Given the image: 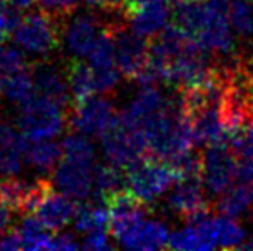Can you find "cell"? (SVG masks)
I'll use <instances>...</instances> for the list:
<instances>
[{
  "instance_id": "cell-1",
  "label": "cell",
  "mask_w": 253,
  "mask_h": 251,
  "mask_svg": "<svg viewBox=\"0 0 253 251\" xmlns=\"http://www.w3.org/2000/svg\"><path fill=\"white\" fill-rule=\"evenodd\" d=\"M100 138L107 160L121 169L129 167L131 164L148 155L147 140L141 127L133 124L123 112L114 115Z\"/></svg>"
},
{
  "instance_id": "cell-2",
  "label": "cell",
  "mask_w": 253,
  "mask_h": 251,
  "mask_svg": "<svg viewBox=\"0 0 253 251\" xmlns=\"http://www.w3.org/2000/svg\"><path fill=\"white\" fill-rule=\"evenodd\" d=\"M176 181L167 162L153 157H143L124 169L126 189L133 193L138 200L150 205L159 200Z\"/></svg>"
},
{
  "instance_id": "cell-3",
  "label": "cell",
  "mask_w": 253,
  "mask_h": 251,
  "mask_svg": "<svg viewBox=\"0 0 253 251\" xmlns=\"http://www.w3.org/2000/svg\"><path fill=\"white\" fill-rule=\"evenodd\" d=\"M66 126L67 114L62 112V107L40 95L21 105L19 127L26 140H50L62 133Z\"/></svg>"
},
{
  "instance_id": "cell-4",
  "label": "cell",
  "mask_w": 253,
  "mask_h": 251,
  "mask_svg": "<svg viewBox=\"0 0 253 251\" xmlns=\"http://www.w3.org/2000/svg\"><path fill=\"white\" fill-rule=\"evenodd\" d=\"M60 38L62 30L59 19L43 10L24 16L14 31V41L26 52L37 55L52 54L60 45Z\"/></svg>"
},
{
  "instance_id": "cell-5",
  "label": "cell",
  "mask_w": 253,
  "mask_h": 251,
  "mask_svg": "<svg viewBox=\"0 0 253 251\" xmlns=\"http://www.w3.org/2000/svg\"><path fill=\"white\" fill-rule=\"evenodd\" d=\"M116 48V67L127 81H136L148 61V43L126 23L114 21L107 24Z\"/></svg>"
},
{
  "instance_id": "cell-6",
  "label": "cell",
  "mask_w": 253,
  "mask_h": 251,
  "mask_svg": "<svg viewBox=\"0 0 253 251\" xmlns=\"http://www.w3.org/2000/svg\"><path fill=\"white\" fill-rule=\"evenodd\" d=\"M166 207L181 220L191 222L212 214V203L207 200L202 178L177 179L166 196Z\"/></svg>"
},
{
  "instance_id": "cell-7",
  "label": "cell",
  "mask_w": 253,
  "mask_h": 251,
  "mask_svg": "<svg viewBox=\"0 0 253 251\" xmlns=\"http://www.w3.org/2000/svg\"><path fill=\"white\" fill-rule=\"evenodd\" d=\"M238 158L227 144H210L202 153V182L207 193L219 196L236 182Z\"/></svg>"
},
{
  "instance_id": "cell-8",
  "label": "cell",
  "mask_w": 253,
  "mask_h": 251,
  "mask_svg": "<svg viewBox=\"0 0 253 251\" xmlns=\"http://www.w3.org/2000/svg\"><path fill=\"white\" fill-rule=\"evenodd\" d=\"M114 115L116 108L107 95H91L78 104H73L67 114V126L74 133H81L84 136H100Z\"/></svg>"
},
{
  "instance_id": "cell-9",
  "label": "cell",
  "mask_w": 253,
  "mask_h": 251,
  "mask_svg": "<svg viewBox=\"0 0 253 251\" xmlns=\"http://www.w3.org/2000/svg\"><path fill=\"white\" fill-rule=\"evenodd\" d=\"M50 189H53V184L48 179L28 182L14 176H5L3 179H0V203L10 212L33 215L42 198Z\"/></svg>"
},
{
  "instance_id": "cell-10",
  "label": "cell",
  "mask_w": 253,
  "mask_h": 251,
  "mask_svg": "<svg viewBox=\"0 0 253 251\" xmlns=\"http://www.w3.org/2000/svg\"><path fill=\"white\" fill-rule=\"evenodd\" d=\"M105 205L107 210H109L107 231L116 241H119L136 222L148 217V214H150V205L138 200L126 188L109 194L105 200Z\"/></svg>"
},
{
  "instance_id": "cell-11",
  "label": "cell",
  "mask_w": 253,
  "mask_h": 251,
  "mask_svg": "<svg viewBox=\"0 0 253 251\" xmlns=\"http://www.w3.org/2000/svg\"><path fill=\"white\" fill-rule=\"evenodd\" d=\"M93 164L60 158L53 172V184L73 200H88L93 191Z\"/></svg>"
},
{
  "instance_id": "cell-12",
  "label": "cell",
  "mask_w": 253,
  "mask_h": 251,
  "mask_svg": "<svg viewBox=\"0 0 253 251\" xmlns=\"http://www.w3.org/2000/svg\"><path fill=\"white\" fill-rule=\"evenodd\" d=\"M103 31L102 23L93 16H76L66 24L62 31L64 43H66L67 50L74 57H86L90 54L91 47L95 45L97 38L100 36Z\"/></svg>"
},
{
  "instance_id": "cell-13",
  "label": "cell",
  "mask_w": 253,
  "mask_h": 251,
  "mask_svg": "<svg viewBox=\"0 0 253 251\" xmlns=\"http://www.w3.org/2000/svg\"><path fill=\"white\" fill-rule=\"evenodd\" d=\"M74 212H76V203L73 201V198L50 189L42 198L33 215L48 231H60L64 225L73 220Z\"/></svg>"
},
{
  "instance_id": "cell-14",
  "label": "cell",
  "mask_w": 253,
  "mask_h": 251,
  "mask_svg": "<svg viewBox=\"0 0 253 251\" xmlns=\"http://www.w3.org/2000/svg\"><path fill=\"white\" fill-rule=\"evenodd\" d=\"M167 239L169 231L166 225L160 220L145 217L136 222L117 243L127 250H160L167 248Z\"/></svg>"
},
{
  "instance_id": "cell-15",
  "label": "cell",
  "mask_w": 253,
  "mask_h": 251,
  "mask_svg": "<svg viewBox=\"0 0 253 251\" xmlns=\"http://www.w3.org/2000/svg\"><path fill=\"white\" fill-rule=\"evenodd\" d=\"M31 76L35 81V91L40 97L47 98V100L53 102L62 108H67V110L73 107L69 84L64 81V77L60 76V72L55 67L48 66V64H38L31 72Z\"/></svg>"
},
{
  "instance_id": "cell-16",
  "label": "cell",
  "mask_w": 253,
  "mask_h": 251,
  "mask_svg": "<svg viewBox=\"0 0 253 251\" xmlns=\"http://www.w3.org/2000/svg\"><path fill=\"white\" fill-rule=\"evenodd\" d=\"M26 136L17 133L12 126L0 124V174H19L26 162Z\"/></svg>"
},
{
  "instance_id": "cell-17",
  "label": "cell",
  "mask_w": 253,
  "mask_h": 251,
  "mask_svg": "<svg viewBox=\"0 0 253 251\" xmlns=\"http://www.w3.org/2000/svg\"><path fill=\"white\" fill-rule=\"evenodd\" d=\"M252 208H253V186L240 181H236V184H231L224 193H220L215 201V210L220 215H226V217L231 218L243 217Z\"/></svg>"
},
{
  "instance_id": "cell-18",
  "label": "cell",
  "mask_w": 253,
  "mask_h": 251,
  "mask_svg": "<svg viewBox=\"0 0 253 251\" xmlns=\"http://www.w3.org/2000/svg\"><path fill=\"white\" fill-rule=\"evenodd\" d=\"M67 84H69L73 104L84 100L97 93V79L95 69L83 62L80 57H74L67 66Z\"/></svg>"
},
{
  "instance_id": "cell-19",
  "label": "cell",
  "mask_w": 253,
  "mask_h": 251,
  "mask_svg": "<svg viewBox=\"0 0 253 251\" xmlns=\"http://www.w3.org/2000/svg\"><path fill=\"white\" fill-rule=\"evenodd\" d=\"M73 224L78 232L88 234L93 231H105L109 224V210L102 201L91 200L90 203L76 205Z\"/></svg>"
},
{
  "instance_id": "cell-20",
  "label": "cell",
  "mask_w": 253,
  "mask_h": 251,
  "mask_svg": "<svg viewBox=\"0 0 253 251\" xmlns=\"http://www.w3.org/2000/svg\"><path fill=\"white\" fill-rule=\"evenodd\" d=\"M60 158H62V146L48 140L35 141L33 146H28L26 151V162L33 165L38 172L53 171Z\"/></svg>"
},
{
  "instance_id": "cell-21",
  "label": "cell",
  "mask_w": 253,
  "mask_h": 251,
  "mask_svg": "<svg viewBox=\"0 0 253 251\" xmlns=\"http://www.w3.org/2000/svg\"><path fill=\"white\" fill-rule=\"evenodd\" d=\"M5 98L12 104H26L28 100L35 97V81L33 76L28 74L26 71H19V72H12L7 77H3L2 88H0Z\"/></svg>"
},
{
  "instance_id": "cell-22",
  "label": "cell",
  "mask_w": 253,
  "mask_h": 251,
  "mask_svg": "<svg viewBox=\"0 0 253 251\" xmlns=\"http://www.w3.org/2000/svg\"><path fill=\"white\" fill-rule=\"evenodd\" d=\"M229 23L234 35L253 45V2L252 0H231Z\"/></svg>"
},
{
  "instance_id": "cell-23",
  "label": "cell",
  "mask_w": 253,
  "mask_h": 251,
  "mask_svg": "<svg viewBox=\"0 0 253 251\" xmlns=\"http://www.w3.org/2000/svg\"><path fill=\"white\" fill-rule=\"evenodd\" d=\"M247 232L234 218L220 215L215 217V246L224 250H240L247 241Z\"/></svg>"
},
{
  "instance_id": "cell-24",
  "label": "cell",
  "mask_w": 253,
  "mask_h": 251,
  "mask_svg": "<svg viewBox=\"0 0 253 251\" xmlns=\"http://www.w3.org/2000/svg\"><path fill=\"white\" fill-rule=\"evenodd\" d=\"M16 231L21 238L23 250H47L50 239L47 232L48 229L35 215H26Z\"/></svg>"
},
{
  "instance_id": "cell-25",
  "label": "cell",
  "mask_w": 253,
  "mask_h": 251,
  "mask_svg": "<svg viewBox=\"0 0 253 251\" xmlns=\"http://www.w3.org/2000/svg\"><path fill=\"white\" fill-rule=\"evenodd\" d=\"M167 248L184 250V251H203V250H212V246L203 238L200 229L195 224H190L188 227H183L179 231L169 232Z\"/></svg>"
},
{
  "instance_id": "cell-26",
  "label": "cell",
  "mask_w": 253,
  "mask_h": 251,
  "mask_svg": "<svg viewBox=\"0 0 253 251\" xmlns=\"http://www.w3.org/2000/svg\"><path fill=\"white\" fill-rule=\"evenodd\" d=\"M227 144L238 160H253V119H248L229 131Z\"/></svg>"
},
{
  "instance_id": "cell-27",
  "label": "cell",
  "mask_w": 253,
  "mask_h": 251,
  "mask_svg": "<svg viewBox=\"0 0 253 251\" xmlns=\"http://www.w3.org/2000/svg\"><path fill=\"white\" fill-rule=\"evenodd\" d=\"M88 59H90V66L93 69H109V67L116 66V48H114V40L109 26L103 28L100 36L97 38L88 54Z\"/></svg>"
},
{
  "instance_id": "cell-28",
  "label": "cell",
  "mask_w": 253,
  "mask_h": 251,
  "mask_svg": "<svg viewBox=\"0 0 253 251\" xmlns=\"http://www.w3.org/2000/svg\"><path fill=\"white\" fill-rule=\"evenodd\" d=\"M62 157L64 158H71V160H81V162H88V164H93L95 158V150L93 144L90 143V140L84 138V134L81 133H74L67 134L62 141Z\"/></svg>"
},
{
  "instance_id": "cell-29",
  "label": "cell",
  "mask_w": 253,
  "mask_h": 251,
  "mask_svg": "<svg viewBox=\"0 0 253 251\" xmlns=\"http://www.w3.org/2000/svg\"><path fill=\"white\" fill-rule=\"evenodd\" d=\"M28 62L23 52L12 47H0V71L3 74H12L19 72V71H26Z\"/></svg>"
},
{
  "instance_id": "cell-30",
  "label": "cell",
  "mask_w": 253,
  "mask_h": 251,
  "mask_svg": "<svg viewBox=\"0 0 253 251\" xmlns=\"http://www.w3.org/2000/svg\"><path fill=\"white\" fill-rule=\"evenodd\" d=\"M37 2H38L40 10L50 14L55 19L64 21L73 16V12L76 10L80 0H37Z\"/></svg>"
},
{
  "instance_id": "cell-31",
  "label": "cell",
  "mask_w": 253,
  "mask_h": 251,
  "mask_svg": "<svg viewBox=\"0 0 253 251\" xmlns=\"http://www.w3.org/2000/svg\"><path fill=\"white\" fill-rule=\"evenodd\" d=\"M21 19H23V16L19 12V7L12 5L5 0L0 2V31L3 35L14 33L16 28L19 26Z\"/></svg>"
},
{
  "instance_id": "cell-32",
  "label": "cell",
  "mask_w": 253,
  "mask_h": 251,
  "mask_svg": "<svg viewBox=\"0 0 253 251\" xmlns=\"http://www.w3.org/2000/svg\"><path fill=\"white\" fill-rule=\"evenodd\" d=\"M81 248L102 251V250H110L112 246H110L105 231H93V232H88L86 234V238H84V243L81 245Z\"/></svg>"
},
{
  "instance_id": "cell-33",
  "label": "cell",
  "mask_w": 253,
  "mask_h": 251,
  "mask_svg": "<svg viewBox=\"0 0 253 251\" xmlns=\"http://www.w3.org/2000/svg\"><path fill=\"white\" fill-rule=\"evenodd\" d=\"M78 248H81V245L76 243V239L71 234H67V232L50 236L47 245V250H78Z\"/></svg>"
},
{
  "instance_id": "cell-34",
  "label": "cell",
  "mask_w": 253,
  "mask_h": 251,
  "mask_svg": "<svg viewBox=\"0 0 253 251\" xmlns=\"http://www.w3.org/2000/svg\"><path fill=\"white\" fill-rule=\"evenodd\" d=\"M21 238L17 234L16 229L12 231H5L0 236V250H21Z\"/></svg>"
},
{
  "instance_id": "cell-35",
  "label": "cell",
  "mask_w": 253,
  "mask_h": 251,
  "mask_svg": "<svg viewBox=\"0 0 253 251\" xmlns=\"http://www.w3.org/2000/svg\"><path fill=\"white\" fill-rule=\"evenodd\" d=\"M84 2H86V5L100 10H107V12H117V10L123 12L124 0H84Z\"/></svg>"
},
{
  "instance_id": "cell-36",
  "label": "cell",
  "mask_w": 253,
  "mask_h": 251,
  "mask_svg": "<svg viewBox=\"0 0 253 251\" xmlns=\"http://www.w3.org/2000/svg\"><path fill=\"white\" fill-rule=\"evenodd\" d=\"M9 224H10V210L0 203V236L5 231H9Z\"/></svg>"
},
{
  "instance_id": "cell-37",
  "label": "cell",
  "mask_w": 253,
  "mask_h": 251,
  "mask_svg": "<svg viewBox=\"0 0 253 251\" xmlns=\"http://www.w3.org/2000/svg\"><path fill=\"white\" fill-rule=\"evenodd\" d=\"M5 2L12 3V5L19 7V9H26V7H30L31 3L35 2V0H5Z\"/></svg>"
},
{
  "instance_id": "cell-38",
  "label": "cell",
  "mask_w": 253,
  "mask_h": 251,
  "mask_svg": "<svg viewBox=\"0 0 253 251\" xmlns=\"http://www.w3.org/2000/svg\"><path fill=\"white\" fill-rule=\"evenodd\" d=\"M3 40H5V35H3L2 31H0V47L3 45Z\"/></svg>"
},
{
  "instance_id": "cell-39",
  "label": "cell",
  "mask_w": 253,
  "mask_h": 251,
  "mask_svg": "<svg viewBox=\"0 0 253 251\" xmlns=\"http://www.w3.org/2000/svg\"><path fill=\"white\" fill-rule=\"evenodd\" d=\"M3 77H5V76H3V74H2V71H0V88H2V83H3Z\"/></svg>"
},
{
  "instance_id": "cell-40",
  "label": "cell",
  "mask_w": 253,
  "mask_h": 251,
  "mask_svg": "<svg viewBox=\"0 0 253 251\" xmlns=\"http://www.w3.org/2000/svg\"><path fill=\"white\" fill-rule=\"evenodd\" d=\"M186 2H202V0H186Z\"/></svg>"
},
{
  "instance_id": "cell-41",
  "label": "cell",
  "mask_w": 253,
  "mask_h": 251,
  "mask_svg": "<svg viewBox=\"0 0 253 251\" xmlns=\"http://www.w3.org/2000/svg\"><path fill=\"white\" fill-rule=\"evenodd\" d=\"M0 2H2V0H0Z\"/></svg>"
}]
</instances>
